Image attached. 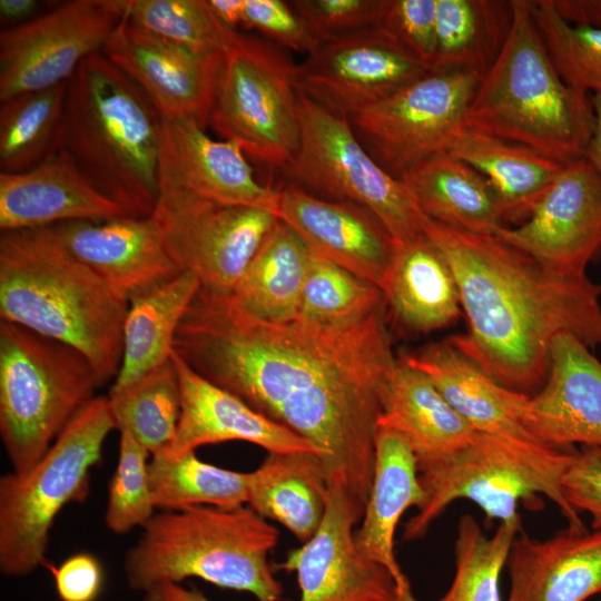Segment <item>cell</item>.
<instances>
[{
  "instance_id": "cell-1",
  "label": "cell",
  "mask_w": 601,
  "mask_h": 601,
  "mask_svg": "<svg viewBox=\"0 0 601 601\" xmlns=\"http://www.w3.org/2000/svg\"><path fill=\"white\" fill-rule=\"evenodd\" d=\"M196 373L307 440L362 520L375 431L396 365L384 307L351 324L270 322L200 286L174 339Z\"/></svg>"
},
{
  "instance_id": "cell-2",
  "label": "cell",
  "mask_w": 601,
  "mask_h": 601,
  "mask_svg": "<svg viewBox=\"0 0 601 601\" xmlns=\"http://www.w3.org/2000/svg\"><path fill=\"white\" fill-rule=\"evenodd\" d=\"M423 229L453 272L466 318V332L446 341L504 387L538 393L561 334L601 346V286L587 274L550 269L496 236L426 217Z\"/></svg>"
},
{
  "instance_id": "cell-3",
  "label": "cell",
  "mask_w": 601,
  "mask_h": 601,
  "mask_svg": "<svg viewBox=\"0 0 601 601\" xmlns=\"http://www.w3.org/2000/svg\"><path fill=\"white\" fill-rule=\"evenodd\" d=\"M128 306L63 246L52 226L1 231L0 321L76 348L101 386L120 370Z\"/></svg>"
},
{
  "instance_id": "cell-4",
  "label": "cell",
  "mask_w": 601,
  "mask_h": 601,
  "mask_svg": "<svg viewBox=\"0 0 601 601\" xmlns=\"http://www.w3.org/2000/svg\"><path fill=\"white\" fill-rule=\"evenodd\" d=\"M162 116L102 52L68 81L63 150L107 197L151 215L159 194Z\"/></svg>"
},
{
  "instance_id": "cell-5",
  "label": "cell",
  "mask_w": 601,
  "mask_h": 601,
  "mask_svg": "<svg viewBox=\"0 0 601 601\" xmlns=\"http://www.w3.org/2000/svg\"><path fill=\"white\" fill-rule=\"evenodd\" d=\"M509 37L482 76L464 127L523 145L562 165L584 158L593 134L592 95L566 85L533 21L531 0H512Z\"/></svg>"
},
{
  "instance_id": "cell-6",
  "label": "cell",
  "mask_w": 601,
  "mask_h": 601,
  "mask_svg": "<svg viewBox=\"0 0 601 601\" xmlns=\"http://www.w3.org/2000/svg\"><path fill=\"white\" fill-rule=\"evenodd\" d=\"M278 536L275 526L246 505L155 513L126 554L128 587L145 594L164 583L197 578L248 592L257 601H279L283 587L268 563Z\"/></svg>"
},
{
  "instance_id": "cell-7",
  "label": "cell",
  "mask_w": 601,
  "mask_h": 601,
  "mask_svg": "<svg viewBox=\"0 0 601 601\" xmlns=\"http://www.w3.org/2000/svg\"><path fill=\"white\" fill-rule=\"evenodd\" d=\"M573 451L475 432L467 444L447 459L418 469L425 501L405 523L403 540L423 538L457 500L472 501L489 520L521 524L520 502L539 494L556 505L568 529L588 530L562 492V476Z\"/></svg>"
},
{
  "instance_id": "cell-8",
  "label": "cell",
  "mask_w": 601,
  "mask_h": 601,
  "mask_svg": "<svg viewBox=\"0 0 601 601\" xmlns=\"http://www.w3.org/2000/svg\"><path fill=\"white\" fill-rule=\"evenodd\" d=\"M100 386L76 348L0 321V436L12 472L30 470Z\"/></svg>"
},
{
  "instance_id": "cell-9",
  "label": "cell",
  "mask_w": 601,
  "mask_h": 601,
  "mask_svg": "<svg viewBox=\"0 0 601 601\" xmlns=\"http://www.w3.org/2000/svg\"><path fill=\"white\" fill-rule=\"evenodd\" d=\"M116 430L107 396H96L24 473L0 479V570L24 577L46 563L51 528L69 503L83 502L91 470Z\"/></svg>"
},
{
  "instance_id": "cell-10",
  "label": "cell",
  "mask_w": 601,
  "mask_h": 601,
  "mask_svg": "<svg viewBox=\"0 0 601 601\" xmlns=\"http://www.w3.org/2000/svg\"><path fill=\"white\" fill-rule=\"evenodd\" d=\"M299 145L280 170L287 184L317 197L372 211L395 243L424 234L425 216L403 180L384 170L355 135L349 119L298 91Z\"/></svg>"
},
{
  "instance_id": "cell-11",
  "label": "cell",
  "mask_w": 601,
  "mask_h": 601,
  "mask_svg": "<svg viewBox=\"0 0 601 601\" xmlns=\"http://www.w3.org/2000/svg\"><path fill=\"white\" fill-rule=\"evenodd\" d=\"M296 69L282 48L239 35L224 55L208 126L282 170L299 145Z\"/></svg>"
},
{
  "instance_id": "cell-12",
  "label": "cell",
  "mask_w": 601,
  "mask_h": 601,
  "mask_svg": "<svg viewBox=\"0 0 601 601\" xmlns=\"http://www.w3.org/2000/svg\"><path fill=\"white\" fill-rule=\"evenodd\" d=\"M472 69L428 70L349 119L377 164L397 179L447 154L482 78Z\"/></svg>"
},
{
  "instance_id": "cell-13",
  "label": "cell",
  "mask_w": 601,
  "mask_h": 601,
  "mask_svg": "<svg viewBox=\"0 0 601 601\" xmlns=\"http://www.w3.org/2000/svg\"><path fill=\"white\" fill-rule=\"evenodd\" d=\"M150 217L178 268L194 274L203 288L225 294L278 219L258 208L218 205L164 176Z\"/></svg>"
},
{
  "instance_id": "cell-14",
  "label": "cell",
  "mask_w": 601,
  "mask_h": 601,
  "mask_svg": "<svg viewBox=\"0 0 601 601\" xmlns=\"http://www.w3.org/2000/svg\"><path fill=\"white\" fill-rule=\"evenodd\" d=\"M126 12V0H71L0 32V102L68 82L101 52Z\"/></svg>"
},
{
  "instance_id": "cell-15",
  "label": "cell",
  "mask_w": 601,
  "mask_h": 601,
  "mask_svg": "<svg viewBox=\"0 0 601 601\" xmlns=\"http://www.w3.org/2000/svg\"><path fill=\"white\" fill-rule=\"evenodd\" d=\"M430 69L382 27L324 40L297 63V90L351 118Z\"/></svg>"
},
{
  "instance_id": "cell-16",
  "label": "cell",
  "mask_w": 601,
  "mask_h": 601,
  "mask_svg": "<svg viewBox=\"0 0 601 601\" xmlns=\"http://www.w3.org/2000/svg\"><path fill=\"white\" fill-rule=\"evenodd\" d=\"M495 236L550 269L585 274L601 255V181L591 164L565 165L530 216Z\"/></svg>"
},
{
  "instance_id": "cell-17",
  "label": "cell",
  "mask_w": 601,
  "mask_h": 601,
  "mask_svg": "<svg viewBox=\"0 0 601 601\" xmlns=\"http://www.w3.org/2000/svg\"><path fill=\"white\" fill-rule=\"evenodd\" d=\"M353 505L337 484H329L326 511L316 533L287 553L279 569L295 572L299 601H402L392 572L357 548Z\"/></svg>"
},
{
  "instance_id": "cell-18",
  "label": "cell",
  "mask_w": 601,
  "mask_h": 601,
  "mask_svg": "<svg viewBox=\"0 0 601 601\" xmlns=\"http://www.w3.org/2000/svg\"><path fill=\"white\" fill-rule=\"evenodd\" d=\"M101 52L162 117H190L206 129L224 56L197 53L145 32L126 12Z\"/></svg>"
},
{
  "instance_id": "cell-19",
  "label": "cell",
  "mask_w": 601,
  "mask_h": 601,
  "mask_svg": "<svg viewBox=\"0 0 601 601\" xmlns=\"http://www.w3.org/2000/svg\"><path fill=\"white\" fill-rule=\"evenodd\" d=\"M277 218L302 238L313 257L382 287L395 242L368 209L287 184L279 189Z\"/></svg>"
},
{
  "instance_id": "cell-20",
  "label": "cell",
  "mask_w": 601,
  "mask_h": 601,
  "mask_svg": "<svg viewBox=\"0 0 601 601\" xmlns=\"http://www.w3.org/2000/svg\"><path fill=\"white\" fill-rule=\"evenodd\" d=\"M524 426L553 449L601 447V362L575 336L561 334L552 342L549 374L528 398Z\"/></svg>"
},
{
  "instance_id": "cell-21",
  "label": "cell",
  "mask_w": 601,
  "mask_h": 601,
  "mask_svg": "<svg viewBox=\"0 0 601 601\" xmlns=\"http://www.w3.org/2000/svg\"><path fill=\"white\" fill-rule=\"evenodd\" d=\"M159 176L224 206L277 216L279 189L259 183L246 155L230 140L214 139L190 117H162Z\"/></svg>"
},
{
  "instance_id": "cell-22",
  "label": "cell",
  "mask_w": 601,
  "mask_h": 601,
  "mask_svg": "<svg viewBox=\"0 0 601 601\" xmlns=\"http://www.w3.org/2000/svg\"><path fill=\"white\" fill-rule=\"evenodd\" d=\"M52 228L78 260L127 299L181 273L150 216L75 220Z\"/></svg>"
},
{
  "instance_id": "cell-23",
  "label": "cell",
  "mask_w": 601,
  "mask_h": 601,
  "mask_svg": "<svg viewBox=\"0 0 601 601\" xmlns=\"http://www.w3.org/2000/svg\"><path fill=\"white\" fill-rule=\"evenodd\" d=\"M171 359L180 385V415L173 442L160 454L173 459L203 445L228 441L248 442L268 453L318 454L307 440L206 380L174 352Z\"/></svg>"
},
{
  "instance_id": "cell-24",
  "label": "cell",
  "mask_w": 601,
  "mask_h": 601,
  "mask_svg": "<svg viewBox=\"0 0 601 601\" xmlns=\"http://www.w3.org/2000/svg\"><path fill=\"white\" fill-rule=\"evenodd\" d=\"M134 216L102 194L66 150L20 174L0 173V230Z\"/></svg>"
},
{
  "instance_id": "cell-25",
  "label": "cell",
  "mask_w": 601,
  "mask_h": 601,
  "mask_svg": "<svg viewBox=\"0 0 601 601\" xmlns=\"http://www.w3.org/2000/svg\"><path fill=\"white\" fill-rule=\"evenodd\" d=\"M508 601H585L601 593V528L515 536L506 562Z\"/></svg>"
},
{
  "instance_id": "cell-26",
  "label": "cell",
  "mask_w": 601,
  "mask_h": 601,
  "mask_svg": "<svg viewBox=\"0 0 601 601\" xmlns=\"http://www.w3.org/2000/svg\"><path fill=\"white\" fill-rule=\"evenodd\" d=\"M402 358L423 372L475 432L539 443L524 426L530 395L504 387L446 339Z\"/></svg>"
},
{
  "instance_id": "cell-27",
  "label": "cell",
  "mask_w": 601,
  "mask_h": 601,
  "mask_svg": "<svg viewBox=\"0 0 601 601\" xmlns=\"http://www.w3.org/2000/svg\"><path fill=\"white\" fill-rule=\"evenodd\" d=\"M424 501L412 447L398 432L377 424L373 482L355 542L365 556L392 572L403 591L411 587L395 558V530L405 511Z\"/></svg>"
},
{
  "instance_id": "cell-28",
  "label": "cell",
  "mask_w": 601,
  "mask_h": 601,
  "mask_svg": "<svg viewBox=\"0 0 601 601\" xmlns=\"http://www.w3.org/2000/svg\"><path fill=\"white\" fill-rule=\"evenodd\" d=\"M381 289L396 322L413 333L447 327L462 313L453 272L425 233L395 243Z\"/></svg>"
},
{
  "instance_id": "cell-29",
  "label": "cell",
  "mask_w": 601,
  "mask_h": 601,
  "mask_svg": "<svg viewBox=\"0 0 601 601\" xmlns=\"http://www.w3.org/2000/svg\"><path fill=\"white\" fill-rule=\"evenodd\" d=\"M377 424L407 441L418 469L447 459L475 434L434 383L402 357L390 377Z\"/></svg>"
},
{
  "instance_id": "cell-30",
  "label": "cell",
  "mask_w": 601,
  "mask_h": 601,
  "mask_svg": "<svg viewBox=\"0 0 601 601\" xmlns=\"http://www.w3.org/2000/svg\"><path fill=\"white\" fill-rule=\"evenodd\" d=\"M447 154L485 177L509 221H524L565 166L523 145L467 127L461 129Z\"/></svg>"
},
{
  "instance_id": "cell-31",
  "label": "cell",
  "mask_w": 601,
  "mask_h": 601,
  "mask_svg": "<svg viewBox=\"0 0 601 601\" xmlns=\"http://www.w3.org/2000/svg\"><path fill=\"white\" fill-rule=\"evenodd\" d=\"M401 180L422 214L431 220L492 236L504 226L497 198L485 177L449 154L422 162Z\"/></svg>"
},
{
  "instance_id": "cell-32",
  "label": "cell",
  "mask_w": 601,
  "mask_h": 601,
  "mask_svg": "<svg viewBox=\"0 0 601 601\" xmlns=\"http://www.w3.org/2000/svg\"><path fill=\"white\" fill-rule=\"evenodd\" d=\"M249 477L247 505L262 518L283 524L302 543L321 526L328 477L314 452L268 453Z\"/></svg>"
},
{
  "instance_id": "cell-33",
  "label": "cell",
  "mask_w": 601,
  "mask_h": 601,
  "mask_svg": "<svg viewBox=\"0 0 601 601\" xmlns=\"http://www.w3.org/2000/svg\"><path fill=\"white\" fill-rule=\"evenodd\" d=\"M199 288L194 274L181 272L128 299L121 365L110 392L132 385L171 358L178 326Z\"/></svg>"
},
{
  "instance_id": "cell-34",
  "label": "cell",
  "mask_w": 601,
  "mask_h": 601,
  "mask_svg": "<svg viewBox=\"0 0 601 601\" xmlns=\"http://www.w3.org/2000/svg\"><path fill=\"white\" fill-rule=\"evenodd\" d=\"M311 258L302 238L277 219L230 294L258 318L292 321L299 313Z\"/></svg>"
},
{
  "instance_id": "cell-35",
  "label": "cell",
  "mask_w": 601,
  "mask_h": 601,
  "mask_svg": "<svg viewBox=\"0 0 601 601\" xmlns=\"http://www.w3.org/2000/svg\"><path fill=\"white\" fill-rule=\"evenodd\" d=\"M512 20V0H436L431 70L472 69L484 75L501 52Z\"/></svg>"
},
{
  "instance_id": "cell-36",
  "label": "cell",
  "mask_w": 601,
  "mask_h": 601,
  "mask_svg": "<svg viewBox=\"0 0 601 601\" xmlns=\"http://www.w3.org/2000/svg\"><path fill=\"white\" fill-rule=\"evenodd\" d=\"M67 87L68 82L1 101V173L28 171L63 149Z\"/></svg>"
},
{
  "instance_id": "cell-37",
  "label": "cell",
  "mask_w": 601,
  "mask_h": 601,
  "mask_svg": "<svg viewBox=\"0 0 601 601\" xmlns=\"http://www.w3.org/2000/svg\"><path fill=\"white\" fill-rule=\"evenodd\" d=\"M148 472L154 505L162 511L194 505L236 509L248 502L250 473L211 465L195 451L173 459L154 454Z\"/></svg>"
},
{
  "instance_id": "cell-38",
  "label": "cell",
  "mask_w": 601,
  "mask_h": 601,
  "mask_svg": "<svg viewBox=\"0 0 601 601\" xmlns=\"http://www.w3.org/2000/svg\"><path fill=\"white\" fill-rule=\"evenodd\" d=\"M107 397L115 428L130 434L151 455L173 442L180 415V385L171 358Z\"/></svg>"
},
{
  "instance_id": "cell-39",
  "label": "cell",
  "mask_w": 601,
  "mask_h": 601,
  "mask_svg": "<svg viewBox=\"0 0 601 601\" xmlns=\"http://www.w3.org/2000/svg\"><path fill=\"white\" fill-rule=\"evenodd\" d=\"M126 16L136 28L203 55L224 56L239 36L208 0H126Z\"/></svg>"
},
{
  "instance_id": "cell-40",
  "label": "cell",
  "mask_w": 601,
  "mask_h": 601,
  "mask_svg": "<svg viewBox=\"0 0 601 601\" xmlns=\"http://www.w3.org/2000/svg\"><path fill=\"white\" fill-rule=\"evenodd\" d=\"M521 524L499 523L486 535L470 514L461 516L454 545L455 573L437 601H502L500 579Z\"/></svg>"
},
{
  "instance_id": "cell-41",
  "label": "cell",
  "mask_w": 601,
  "mask_h": 601,
  "mask_svg": "<svg viewBox=\"0 0 601 601\" xmlns=\"http://www.w3.org/2000/svg\"><path fill=\"white\" fill-rule=\"evenodd\" d=\"M385 305L382 289L332 263L312 256L298 315L325 324L359 322Z\"/></svg>"
},
{
  "instance_id": "cell-42",
  "label": "cell",
  "mask_w": 601,
  "mask_h": 601,
  "mask_svg": "<svg viewBox=\"0 0 601 601\" xmlns=\"http://www.w3.org/2000/svg\"><path fill=\"white\" fill-rule=\"evenodd\" d=\"M531 12L562 80L575 90L601 93V29L565 21L550 0H531Z\"/></svg>"
},
{
  "instance_id": "cell-43",
  "label": "cell",
  "mask_w": 601,
  "mask_h": 601,
  "mask_svg": "<svg viewBox=\"0 0 601 601\" xmlns=\"http://www.w3.org/2000/svg\"><path fill=\"white\" fill-rule=\"evenodd\" d=\"M149 455L130 434L120 432L118 462L109 483L105 513L106 525L115 534L142 528L155 515Z\"/></svg>"
},
{
  "instance_id": "cell-44",
  "label": "cell",
  "mask_w": 601,
  "mask_h": 601,
  "mask_svg": "<svg viewBox=\"0 0 601 601\" xmlns=\"http://www.w3.org/2000/svg\"><path fill=\"white\" fill-rule=\"evenodd\" d=\"M387 0H294L293 8L306 21L319 42L377 27Z\"/></svg>"
},
{
  "instance_id": "cell-45",
  "label": "cell",
  "mask_w": 601,
  "mask_h": 601,
  "mask_svg": "<svg viewBox=\"0 0 601 601\" xmlns=\"http://www.w3.org/2000/svg\"><path fill=\"white\" fill-rule=\"evenodd\" d=\"M242 27L258 31L282 49L305 56L321 43L290 1L245 0Z\"/></svg>"
},
{
  "instance_id": "cell-46",
  "label": "cell",
  "mask_w": 601,
  "mask_h": 601,
  "mask_svg": "<svg viewBox=\"0 0 601 601\" xmlns=\"http://www.w3.org/2000/svg\"><path fill=\"white\" fill-rule=\"evenodd\" d=\"M435 21L436 0H387L378 26L431 70Z\"/></svg>"
},
{
  "instance_id": "cell-47",
  "label": "cell",
  "mask_w": 601,
  "mask_h": 601,
  "mask_svg": "<svg viewBox=\"0 0 601 601\" xmlns=\"http://www.w3.org/2000/svg\"><path fill=\"white\" fill-rule=\"evenodd\" d=\"M566 502L591 516V528H601V447L582 445L572 452L561 481Z\"/></svg>"
},
{
  "instance_id": "cell-48",
  "label": "cell",
  "mask_w": 601,
  "mask_h": 601,
  "mask_svg": "<svg viewBox=\"0 0 601 601\" xmlns=\"http://www.w3.org/2000/svg\"><path fill=\"white\" fill-rule=\"evenodd\" d=\"M51 570L61 601H96L104 588V569L99 559L89 552L67 558Z\"/></svg>"
},
{
  "instance_id": "cell-49",
  "label": "cell",
  "mask_w": 601,
  "mask_h": 601,
  "mask_svg": "<svg viewBox=\"0 0 601 601\" xmlns=\"http://www.w3.org/2000/svg\"><path fill=\"white\" fill-rule=\"evenodd\" d=\"M568 22L601 29V0H550Z\"/></svg>"
},
{
  "instance_id": "cell-50",
  "label": "cell",
  "mask_w": 601,
  "mask_h": 601,
  "mask_svg": "<svg viewBox=\"0 0 601 601\" xmlns=\"http://www.w3.org/2000/svg\"><path fill=\"white\" fill-rule=\"evenodd\" d=\"M145 601H210L196 589H186L180 583H164L144 594Z\"/></svg>"
},
{
  "instance_id": "cell-51",
  "label": "cell",
  "mask_w": 601,
  "mask_h": 601,
  "mask_svg": "<svg viewBox=\"0 0 601 601\" xmlns=\"http://www.w3.org/2000/svg\"><path fill=\"white\" fill-rule=\"evenodd\" d=\"M38 8L36 0H0V18L2 22L19 26L33 19Z\"/></svg>"
},
{
  "instance_id": "cell-52",
  "label": "cell",
  "mask_w": 601,
  "mask_h": 601,
  "mask_svg": "<svg viewBox=\"0 0 601 601\" xmlns=\"http://www.w3.org/2000/svg\"><path fill=\"white\" fill-rule=\"evenodd\" d=\"M592 104L595 124L584 158L591 164L601 181V93L592 95Z\"/></svg>"
},
{
  "instance_id": "cell-53",
  "label": "cell",
  "mask_w": 601,
  "mask_h": 601,
  "mask_svg": "<svg viewBox=\"0 0 601 601\" xmlns=\"http://www.w3.org/2000/svg\"><path fill=\"white\" fill-rule=\"evenodd\" d=\"M218 19L237 31L243 26L245 0H208Z\"/></svg>"
},
{
  "instance_id": "cell-54",
  "label": "cell",
  "mask_w": 601,
  "mask_h": 601,
  "mask_svg": "<svg viewBox=\"0 0 601 601\" xmlns=\"http://www.w3.org/2000/svg\"><path fill=\"white\" fill-rule=\"evenodd\" d=\"M601 601V600H600Z\"/></svg>"
}]
</instances>
